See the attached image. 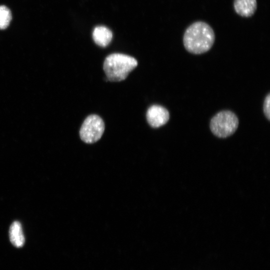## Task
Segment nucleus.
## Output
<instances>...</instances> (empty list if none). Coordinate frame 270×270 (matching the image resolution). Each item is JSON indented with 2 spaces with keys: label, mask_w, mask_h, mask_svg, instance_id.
I'll return each mask as SVG.
<instances>
[{
  "label": "nucleus",
  "mask_w": 270,
  "mask_h": 270,
  "mask_svg": "<svg viewBox=\"0 0 270 270\" xmlns=\"http://www.w3.org/2000/svg\"><path fill=\"white\" fill-rule=\"evenodd\" d=\"M214 40L213 29L203 21H197L192 24L186 30L183 36L185 49L194 54H200L208 52L212 46Z\"/></svg>",
  "instance_id": "nucleus-1"
},
{
  "label": "nucleus",
  "mask_w": 270,
  "mask_h": 270,
  "mask_svg": "<svg viewBox=\"0 0 270 270\" xmlns=\"http://www.w3.org/2000/svg\"><path fill=\"white\" fill-rule=\"evenodd\" d=\"M137 66L138 62L134 58L115 53L106 58L103 68L108 80L120 82L125 80Z\"/></svg>",
  "instance_id": "nucleus-2"
},
{
  "label": "nucleus",
  "mask_w": 270,
  "mask_h": 270,
  "mask_svg": "<svg viewBox=\"0 0 270 270\" xmlns=\"http://www.w3.org/2000/svg\"><path fill=\"white\" fill-rule=\"evenodd\" d=\"M237 116L229 110L216 114L210 120V128L212 133L219 138H226L233 134L238 128Z\"/></svg>",
  "instance_id": "nucleus-3"
},
{
  "label": "nucleus",
  "mask_w": 270,
  "mask_h": 270,
  "mask_svg": "<svg viewBox=\"0 0 270 270\" xmlns=\"http://www.w3.org/2000/svg\"><path fill=\"white\" fill-rule=\"evenodd\" d=\"M104 130V123L98 115L88 116L83 122L80 130L81 140L86 143L92 144L98 140Z\"/></svg>",
  "instance_id": "nucleus-4"
},
{
  "label": "nucleus",
  "mask_w": 270,
  "mask_h": 270,
  "mask_svg": "<svg viewBox=\"0 0 270 270\" xmlns=\"http://www.w3.org/2000/svg\"><path fill=\"white\" fill-rule=\"evenodd\" d=\"M146 120L152 128H157L165 124L170 119V114L164 107L157 104L150 106L147 110Z\"/></svg>",
  "instance_id": "nucleus-5"
},
{
  "label": "nucleus",
  "mask_w": 270,
  "mask_h": 270,
  "mask_svg": "<svg viewBox=\"0 0 270 270\" xmlns=\"http://www.w3.org/2000/svg\"><path fill=\"white\" fill-rule=\"evenodd\" d=\"M234 8L239 16L250 18L254 14L256 10V0H234Z\"/></svg>",
  "instance_id": "nucleus-6"
},
{
  "label": "nucleus",
  "mask_w": 270,
  "mask_h": 270,
  "mask_svg": "<svg viewBox=\"0 0 270 270\" xmlns=\"http://www.w3.org/2000/svg\"><path fill=\"white\" fill-rule=\"evenodd\" d=\"M9 236L11 243L16 248L22 247L25 242L21 224L18 221L14 222L10 228Z\"/></svg>",
  "instance_id": "nucleus-7"
},
{
  "label": "nucleus",
  "mask_w": 270,
  "mask_h": 270,
  "mask_svg": "<svg viewBox=\"0 0 270 270\" xmlns=\"http://www.w3.org/2000/svg\"><path fill=\"white\" fill-rule=\"evenodd\" d=\"M92 37L98 45L105 47L110 42L112 34L108 28L104 26H98L94 30Z\"/></svg>",
  "instance_id": "nucleus-8"
},
{
  "label": "nucleus",
  "mask_w": 270,
  "mask_h": 270,
  "mask_svg": "<svg viewBox=\"0 0 270 270\" xmlns=\"http://www.w3.org/2000/svg\"><path fill=\"white\" fill-rule=\"evenodd\" d=\"M12 20L10 10L4 6H0V29L6 28Z\"/></svg>",
  "instance_id": "nucleus-9"
},
{
  "label": "nucleus",
  "mask_w": 270,
  "mask_h": 270,
  "mask_svg": "<svg viewBox=\"0 0 270 270\" xmlns=\"http://www.w3.org/2000/svg\"><path fill=\"white\" fill-rule=\"evenodd\" d=\"M270 94L268 93L265 97L263 111L264 114L268 120H270Z\"/></svg>",
  "instance_id": "nucleus-10"
}]
</instances>
